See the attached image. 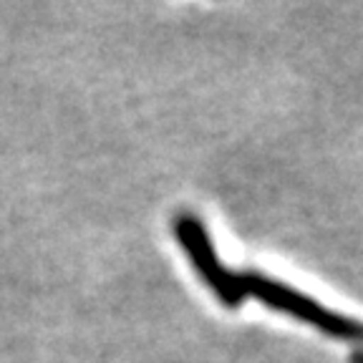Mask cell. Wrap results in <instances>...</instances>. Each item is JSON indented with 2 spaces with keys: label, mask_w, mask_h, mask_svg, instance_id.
Returning <instances> with one entry per match:
<instances>
[{
  "label": "cell",
  "mask_w": 363,
  "mask_h": 363,
  "mask_svg": "<svg viewBox=\"0 0 363 363\" xmlns=\"http://www.w3.org/2000/svg\"><path fill=\"white\" fill-rule=\"evenodd\" d=\"M351 363H363V353H353V356H351Z\"/></svg>",
  "instance_id": "3957f363"
},
{
  "label": "cell",
  "mask_w": 363,
  "mask_h": 363,
  "mask_svg": "<svg viewBox=\"0 0 363 363\" xmlns=\"http://www.w3.org/2000/svg\"><path fill=\"white\" fill-rule=\"evenodd\" d=\"M172 227H174L177 240H179V245L189 255V260H192L194 270L199 272V278L204 280V285L227 308H238L247 298L242 290V283H240V275L227 270L220 262L215 245H212L210 235H207V227L199 222V217H194L192 212H179L174 217V222H172Z\"/></svg>",
  "instance_id": "7a4b0ae2"
},
{
  "label": "cell",
  "mask_w": 363,
  "mask_h": 363,
  "mask_svg": "<svg viewBox=\"0 0 363 363\" xmlns=\"http://www.w3.org/2000/svg\"><path fill=\"white\" fill-rule=\"evenodd\" d=\"M240 283H242L245 295L257 298V301L265 303L267 308H275V311L298 318L303 323L315 325L318 330H323V333L333 335V338L353 340V343H361L363 346L361 320L338 315V313L323 308L318 301L308 298V295L298 293V290L290 288V285L278 283V280L260 275V272H242V275H240Z\"/></svg>",
  "instance_id": "6da1fadb"
}]
</instances>
